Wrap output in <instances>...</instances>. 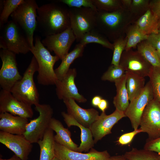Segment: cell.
I'll use <instances>...</instances> for the list:
<instances>
[{"mask_svg":"<svg viewBox=\"0 0 160 160\" xmlns=\"http://www.w3.org/2000/svg\"><path fill=\"white\" fill-rule=\"evenodd\" d=\"M38 6L34 0H25L11 15L12 20L26 35L33 47V35L37 27V10Z\"/></svg>","mask_w":160,"mask_h":160,"instance_id":"obj_6","label":"cell"},{"mask_svg":"<svg viewBox=\"0 0 160 160\" xmlns=\"http://www.w3.org/2000/svg\"><path fill=\"white\" fill-rule=\"evenodd\" d=\"M106 160H127L124 155L110 156Z\"/></svg>","mask_w":160,"mask_h":160,"instance_id":"obj_45","label":"cell"},{"mask_svg":"<svg viewBox=\"0 0 160 160\" xmlns=\"http://www.w3.org/2000/svg\"><path fill=\"white\" fill-rule=\"evenodd\" d=\"M125 71L145 77L150 74L152 66L137 50L130 49L123 52L119 63Z\"/></svg>","mask_w":160,"mask_h":160,"instance_id":"obj_14","label":"cell"},{"mask_svg":"<svg viewBox=\"0 0 160 160\" xmlns=\"http://www.w3.org/2000/svg\"><path fill=\"white\" fill-rule=\"evenodd\" d=\"M76 38L71 27L63 32L46 36L41 41L43 44L62 60L68 53Z\"/></svg>","mask_w":160,"mask_h":160,"instance_id":"obj_12","label":"cell"},{"mask_svg":"<svg viewBox=\"0 0 160 160\" xmlns=\"http://www.w3.org/2000/svg\"><path fill=\"white\" fill-rule=\"evenodd\" d=\"M0 143L22 160H28L33 145L23 135H14L0 131Z\"/></svg>","mask_w":160,"mask_h":160,"instance_id":"obj_17","label":"cell"},{"mask_svg":"<svg viewBox=\"0 0 160 160\" xmlns=\"http://www.w3.org/2000/svg\"><path fill=\"white\" fill-rule=\"evenodd\" d=\"M86 46L78 43L76 45L73 49L61 60L60 65L55 70L58 80L61 79L65 76L70 69L71 65L76 59L82 56Z\"/></svg>","mask_w":160,"mask_h":160,"instance_id":"obj_23","label":"cell"},{"mask_svg":"<svg viewBox=\"0 0 160 160\" xmlns=\"http://www.w3.org/2000/svg\"><path fill=\"white\" fill-rule=\"evenodd\" d=\"M34 47L30 52L36 58L38 65L37 80L38 83L43 86L55 85L58 80L54 66L59 58L53 56L42 44L39 37L35 39Z\"/></svg>","mask_w":160,"mask_h":160,"instance_id":"obj_3","label":"cell"},{"mask_svg":"<svg viewBox=\"0 0 160 160\" xmlns=\"http://www.w3.org/2000/svg\"><path fill=\"white\" fill-rule=\"evenodd\" d=\"M148 77L153 89L154 97L160 103V67L152 66Z\"/></svg>","mask_w":160,"mask_h":160,"instance_id":"obj_37","label":"cell"},{"mask_svg":"<svg viewBox=\"0 0 160 160\" xmlns=\"http://www.w3.org/2000/svg\"><path fill=\"white\" fill-rule=\"evenodd\" d=\"M79 43L86 45L89 43H94L100 44L103 47L113 50V46L108 39L96 29L84 34Z\"/></svg>","mask_w":160,"mask_h":160,"instance_id":"obj_29","label":"cell"},{"mask_svg":"<svg viewBox=\"0 0 160 160\" xmlns=\"http://www.w3.org/2000/svg\"><path fill=\"white\" fill-rule=\"evenodd\" d=\"M35 106L39 116L28 122L23 135L32 144L37 143L43 139L46 132L49 128L53 114V109L49 104L39 103Z\"/></svg>","mask_w":160,"mask_h":160,"instance_id":"obj_7","label":"cell"},{"mask_svg":"<svg viewBox=\"0 0 160 160\" xmlns=\"http://www.w3.org/2000/svg\"><path fill=\"white\" fill-rule=\"evenodd\" d=\"M63 101L67 108V113L86 127L89 128L99 116L98 112L96 109L82 108L72 99H65Z\"/></svg>","mask_w":160,"mask_h":160,"instance_id":"obj_19","label":"cell"},{"mask_svg":"<svg viewBox=\"0 0 160 160\" xmlns=\"http://www.w3.org/2000/svg\"><path fill=\"white\" fill-rule=\"evenodd\" d=\"M108 102L105 99H103L101 100L97 107L102 111V112H105V111L108 107Z\"/></svg>","mask_w":160,"mask_h":160,"instance_id":"obj_43","label":"cell"},{"mask_svg":"<svg viewBox=\"0 0 160 160\" xmlns=\"http://www.w3.org/2000/svg\"><path fill=\"white\" fill-rule=\"evenodd\" d=\"M156 52L159 58L160 59V50L157 51Z\"/></svg>","mask_w":160,"mask_h":160,"instance_id":"obj_48","label":"cell"},{"mask_svg":"<svg viewBox=\"0 0 160 160\" xmlns=\"http://www.w3.org/2000/svg\"><path fill=\"white\" fill-rule=\"evenodd\" d=\"M150 2L149 0H132L129 10L135 21L149 9Z\"/></svg>","mask_w":160,"mask_h":160,"instance_id":"obj_36","label":"cell"},{"mask_svg":"<svg viewBox=\"0 0 160 160\" xmlns=\"http://www.w3.org/2000/svg\"><path fill=\"white\" fill-rule=\"evenodd\" d=\"M0 160H22L20 158L15 154L14 155L8 159H3L0 158Z\"/></svg>","mask_w":160,"mask_h":160,"instance_id":"obj_47","label":"cell"},{"mask_svg":"<svg viewBox=\"0 0 160 160\" xmlns=\"http://www.w3.org/2000/svg\"><path fill=\"white\" fill-rule=\"evenodd\" d=\"M38 68L37 61L33 56L22 78L10 92L18 100L31 106L39 103V95L33 79Z\"/></svg>","mask_w":160,"mask_h":160,"instance_id":"obj_4","label":"cell"},{"mask_svg":"<svg viewBox=\"0 0 160 160\" xmlns=\"http://www.w3.org/2000/svg\"><path fill=\"white\" fill-rule=\"evenodd\" d=\"M55 156L59 160H106L110 156L106 150L98 151L92 148L88 153L73 151L55 142Z\"/></svg>","mask_w":160,"mask_h":160,"instance_id":"obj_18","label":"cell"},{"mask_svg":"<svg viewBox=\"0 0 160 160\" xmlns=\"http://www.w3.org/2000/svg\"><path fill=\"white\" fill-rule=\"evenodd\" d=\"M148 41L156 51L160 50V33L148 35Z\"/></svg>","mask_w":160,"mask_h":160,"instance_id":"obj_41","label":"cell"},{"mask_svg":"<svg viewBox=\"0 0 160 160\" xmlns=\"http://www.w3.org/2000/svg\"><path fill=\"white\" fill-rule=\"evenodd\" d=\"M149 8L160 22V0H150Z\"/></svg>","mask_w":160,"mask_h":160,"instance_id":"obj_42","label":"cell"},{"mask_svg":"<svg viewBox=\"0 0 160 160\" xmlns=\"http://www.w3.org/2000/svg\"><path fill=\"white\" fill-rule=\"evenodd\" d=\"M127 42L126 37L121 36L113 41V54L111 65H119L124 50H125Z\"/></svg>","mask_w":160,"mask_h":160,"instance_id":"obj_33","label":"cell"},{"mask_svg":"<svg viewBox=\"0 0 160 160\" xmlns=\"http://www.w3.org/2000/svg\"><path fill=\"white\" fill-rule=\"evenodd\" d=\"M96 17L95 29L113 42L123 36L128 26L135 21L129 9L123 6L112 12L97 9Z\"/></svg>","mask_w":160,"mask_h":160,"instance_id":"obj_2","label":"cell"},{"mask_svg":"<svg viewBox=\"0 0 160 160\" xmlns=\"http://www.w3.org/2000/svg\"><path fill=\"white\" fill-rule=\"evenodd\" d=\"M122 6L126 8L130 9L132 0H121Z\"/></svg>","mask_w":160,"mask_h":160,"instance_id":"obj_46","label":"cell"},{"mask_svg":"<svg viewBox=\"0 0 160 160\" xmlns=\"http://www.w3.org/2000/svg\"><path fill=\"white\" fill-rule=\"evenodd\" d=\"M28 119L7 112L0 113V131L11 134L23 135L28 123Z\"/></svg>","mask_w":160,"mask_h":160,"instance_id":"obj_20","label":"cell"},{"mask_svg":"<svg viewBox=\"0 0 160 160\" xmlns=\"http://www.w3.org/2000/svg\"><path fill=\"white\" fill-rule=\"evenodd\" d=\"M137 47V51L152 66L160 67V59L156 50L147 40L139 43Z\"/></svg>","mask_w":160,"mask_h":160,"instance_id":"obj_30","label":"cell"},{"mask_svg":"<svg viewBox=\"0 0 160 160\" xmlns=\"http://www.w3.org/2000/svg\"><path fill=\"white\" fill-rule=\"evenodd\" d=\"M126 76L125 74L120 79L114 83L116 93L114 97L113 103L116 109L124 112L129 103V97L126 86Z\"/></svg>","mask_w":160,"mask_h":160,"instance_id":"obj_26","label":"cell"},{"mask_svg":"<svg viewBox=\"0 0 160 160\" xmlns=\"http://www.w3.org/2000/svg\"><path fill=\"white\" fill-rule=\"evenodd\" d=\"M49 128L56 133L54 135L55 142L70 150L77 151L79 146L72 139L70 131L65 128L59 120L52 118Z\"/></svg>","mask_w":160,"mask_h":160,"instance_id":"obj_22","label":"cell"},{"mask_svg":"<svg viewBox=\"0 0 160 160\" xmlns=\"http://www.w3.org/2000/svg\"><path fill=\"white\" fill-rule=\"evenodd\" d=\"M61 115L68 127L76 126L80 129L81 143L78 147L77 152L88 151L92 148L95 143L90 129L79 123L73 117L67 113L62 112Z\"/></svg>","mask_w":160,"mask_h":160,"instance_id":"obj_21","label":"cell"},{"mask_svg":"<svg viewBox=\"0 0 160 160\" xmlns=\"http://www.w3.org/2000/svg\"><path fill=\"white\" fill-rule=\"evenodd\" d=\"M125 117L124 112L116 109L109 115L105 112H102L89 127L95 144L106 135L111 134L114 125Z\"/></svg>","mask_w":160,"mask_h":160,"instance_id":"obj_13","label":"cell"},{"mask_svg":"<svg viewBox=\"0 0 160 160\" xmlns=\"http://www.w3.org/2000/svg\"><path fill=\"white\" fill-rule=\"evenodd\" d=\"M134 23L144 33L148 35L159 32L160 22L150 8Z\"/></svg>","mask_w":160,"mask_h":160,"instance_id":"obj_25","label":"cell"},{"mask_svg":"<svg viewBox=\"0 0 160 160\" xmlns=\"http://www.w3.org/2000/svg\"><path fill=\"white\" fill-rule=\"evenodd\" d=\"M143 149L154 151L160 154V137L154 139H147Z\"/></svg>","mask_w":160,"mask_h":160,"instance_id":"obj_40","label":"cell"},{"mask_svg":"<svg viewBox=\"0 0 160 160\" xmlns=\"http://www.w3.org/2000/svg\"><path fill=\"white\" fill-rule=\"evenodd\" d=\"M159 32L160 33V25L159 27Z\"/></svg>","mask_w":160,"mask_h":160,"instance_id":"obj_50","label":"cell"},{"mask_svg":"<svg viewBox=\"0 0 160 160\" xmlns=\"http://www.w3.org/2000/svg\"><path fill=\"white\" fill-rule=\"evenodd\" d=\"M38 143L40 148L39 160H52L55 156V142L53 131L49 128Z\"/></svg>","mask_w":160,"mask_h":160,"instance_id":"obj_24","label":"cell"},{"mask_svg":"<svg viewBox=\"0 0 160 160\" xmlns=\"http://www.w3.org/2000/svg\"><path fill=\"white\" fill-rule=\"evenodd\" d=\"M125 33L127 39V44L125 49L126 51L135 47L138 44L147 40L148 38V35L144 33L135 23L128 26Z\"/></svg>","mask_w":160,"mask_h":160,"instance_id":"obj_28","label":"cell"},{"mask_svg":"<svg viewBox=\"0 0 160 160\" xmlns=\"http://www.w3.org/2000/svg\"><path fill=\"white\" fill-rule=\"evenodd\" d=\"M75 68H70L61 80H58L55 85L57 96L59 99L63 100L72 99L79 103H84L86 99L80 94L76 85L75 79L77 73Z\"/></svg>","mask_w":160,"mask_h":160,"instance_id":"obj_16","label":"cell"},{"mask_svg":"<svg viewBox=\"0 0 160 160\" xmlns=\"http://www.w3.org/2000/svg\"><path fill=\"white\" fill-rule=\"evenodd\" d=\"M52 160H59V159L55 156Z\"/></svg>","mask_w":160,"mask_h":160,"instance_id":"obj_49","label":"cell"},{"mask_svg":"<svg viewBox=\"0 0 160 160\" xmlns=\"http://www.w3.org/2000/svg\"><path fill=\"white\" fill-rule=\"evenodd\" d=\"M97 10L90 8H69L71 28L77 42L84 34L95 29Z\"/></svg>","mask_w":160,"mask_h":160,"instance_id":"obj_8","label":"cell"},{"mask_svg":"<svg viewBox=\"0 0 160 160\" xmlns=\"http://www.w3.org/2000/svg\"><path fill=\"white\" fill-rule=\"evenodd\" d=\"M126 86L130 101L138 96L143 89L145 85L144 77L135 73L125 71Z\"/></svg>","mask_w":160,"mask_h":160,"instance_id":"obj_27","label":"cell"},{"mask_svg":"<svg viewBox=\"0 0 160 160\" xmlns=\"http://www.w3.org/2000/svg\"><path fill=\"white\" fill-rule=\"evenodd\" d=\"M25 0H5L1 1L2 10L0 15V28L9 21V17Z\"/></svg>","mask_w":160,"mask_h":160,"instance_id":"obj_32","label":"cell"},{"mask_svg":"<svg viewBox=\"0 0 160 160\" xmlns=\"http://www.w3.org/2000/svg\"><path fill=\"white\" fill-rule=\"evenodd\" d=\"M58 1L66 5L69 8H90L97 10L92 0H60Z\"/></svg>","mask_w":160,"mask_h":160,"instance_id":"obj_38","label":"cell"},{"mask_svg":"<svg viewBox=\"0 0 160 160\" xmlns=\"http://www.w3.org/2000/svg\"><path fill=\"white\" fill-rule=\"evenodd\" d=\"M140 132L142 131L139 128L131 132L125 133L118 138L116 142L121 146L129 145L132 142L135 136Z\"/></svg>","mask_w":160,"mask_h":160,"instance_id":"obj_39","label":"cell"},{"mask_svg":"<svg viewBox=\"0 0 160 160\" xmlns=\"http://www.w3.org/2000/svg\"><path fill=\"white\" fill-rule=\"evenodd\" d=\"M97 9L108 12L115 11L123 7L121 0H92Z\"/></svg>","mask_w":160,"mask_h":160,"instance_id":"obj_34","label":"cell"},{"mask_svg":"<svg viewBox=\"0 0 160 160\" xmlns=\"http://www.w3.org/2000/svg\"><path fill=\"white\" fill-rule=\"evenodd\" d=\"M140 128L147 133V139L160 137V103L155 97L147 105L141 117Z\"/></svg>","mask_w":160,"mask_h":160,"instance_id":"obj_10","label":"cell"},{"mask_svg":"<svg viewBox=\"0 0 160 160\" xmlns=\"http://www.w3.org/2000/svg\"><path fill=\"white\" fill-rule=\"evenodd\" d=\"M31 105L16 98L10 92L1 89L0 92V112L31 118L33 112Z\"/></svg>","mask_w":160,"mask_h":160,"instance_id":"obj_15","label":"cell"},{"mask_svg":"<svg viewBox=\"0 0 160 160\" xmlns=\"http://www.w3.org/2000/svg\"><path fill=\"white\" fill-rule=\"evenodd\" d=\"M124 155L127 160H160V154L144 149L132 148Z\"/></svg>","mask_w":160,"mask_h":160,"instance_id":"obj_31","label":"cell"},{"mask_svg":"<svg viewBox=\"0 0 160 160\" xmlns=\"http://www.w3.org/2000/svg\"><path fill=\"white\" fill-rule=\"evenodd\" d=\"M125 71L120 65H111L101 77L103 81L115 82L121 79L125 74Z\"/></svg>","mask_w":160,"mask_h":160,"instance_id":"obj_35","label":"cell"},{"mask_svg":"<svg viewBox=\"0 0 160 160\" xmlns=\"http://www.w3.org/2000/svg\"><path fill=\"white\" fill-rule=\"evenodd\" d=\"M57 1L38 7L37 10V27L43 36L61 33L71 27L69 8Z\"/></svg>","mask_w":160,"mask_h":160,"instance_id":"obj_1","label":"cell"},{"mask_svg":"<svg viewBox=\"0 0 160 160\" xmlns=\"http://www.w3.org/2000/svg\"><path fill=\"white\" fill-rule=\"evenodd\" d=\"M154 98L153 89L149 81L145 85L141 93L130 101L124 112L129 119L134 130L137 129L143 111L148 104Z\"/></svg>","mask_w":160,"mask_h":160,"instance_id":"obj_11","label":"cell"},{"mask_svg":"<svg viewBox=\"0 0 160 160\" xmlns=\"http://www.w3.org/2000/svg\"><path fill=\"white\" fill-rule=\"evenodd\" d=\"M16 54L7 49L0 51L2 65L0 70V86L2 89L10 92L22 76L19 71Z\"/></svg>","mask_w":160,"mask_h":160,"instance_id":"obj_9","label":"cell"},{"mask_svg":"<svg viewBox=\"0 0 160 160\" xmlns=\"http://www.w3.org/2000/svg\"><path fill=\"white\" fill-rule=\"evenodd\" d=\"M0 47L15 54H25L31 47L27 37L12 20L9 21L0 28Z\"/></svg>","mask_w":160,"mask_h":160,"instance_id":"obj_5","label":"cell"},{"mask_svg":"<svg viewBox=\"0 0 160 160\" xmlns=\"http://www.w3.org/2000/svg\"><path fill=\"white\" fill-rule=\"evenodd\" d=\"M102 99V97L99 95L94 96L91 100L92 105L94 107H97Z\"/></svg>","mask_w":160,"mask_h":160,"instance_id":"obj_44","label":"cell"}]
</instances>
